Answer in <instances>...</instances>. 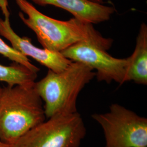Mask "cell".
Returning a JSON list of instances; mask_svg holds the SVG:
<instances>
[{
	"label": "cell",
	"mask_w": 147,
	"mask_h": 147,
	"mask_svg": "<svg viewBox=\"0 0 147 147\" xmlns=\"http://www.w3.org/2000/svg\"><path fill=\"white\" fill-rule=\"evenodd\" d=\"M22 12L19 16L23 23L34 32L43 49L61 53L80 42L94 44L106 51L110 49L113 40L102 36L93 24L73 18L62 21L46 16L27 0H15Z\"/></svg>",
	"instance_id": "1"
},
{
	"label": "cell",
	"mask_w": 147,
	"mask_h": 147,
	"mask_svg": "<svg viewBox=\"0 0 147 147\" xmlns=\"http://www.w3.org/2000/svg\"><path fill=\"white\" fill-rule=\"evenodd\" d=\"M34 84L8 86L0 98V138L13 145L46 120L42 101Z\"/></svg>",
	"instance_id": "2"
},
{
	"label": "cell",
	"mask_w": 147,
	"mask_h": 147,
	"mask_svg": "<svg viewBox=\"0 0 147 147\" xmlns=\"http://www.w3.org/2000/svg\"><path fill=\"white\" fill-rule=\"evenodd\" d=\"M95 77L94 70L78 62H72L61 72L49 69L46 76L34 85L44 102L46 118L78 112V96Z\"/></svg>",
	"instance_id": "3"
},
{
	"label": "cell",
	"mask_w": 147,
	"mask_h": 147,
	"mask_svg": "<svg viewBox=\"0 0 147 147\" xmlns=\"http://www.w3.org/2000/svg\"><path fill=\"white\" fill-rule=\"evenodd\" d=\"M86 135L78 112L53 116L18 140L12 147H80Z\"/></svg>",
	"instance_id": "4"
},
{
	"label": "cell",
	"mask_w": 147,
	"mask_h": 147,
	"mask_svg": "<svg viewBox=\"0 0 147 147\" xmlns=\"http://www.w3.org/2000/svg\"><path fill=\"white\" fill-rule=\"evenodd\" d=\"M92 118L103 130L105 147H147V118L118 104Z\"/></svg>",
	"instance_id": "5"
},
{
	"label": "cell",
	"mask_w": 147,
	"mask_h": 147,
	"mask_svg": "<svg viewBox=\"0 0 147 147\" xmlns=\"http://www.w3.org/2000/svg\"><path fill=\"white\" fill-rule=\"evenodd\" d=\"M61 53L72 62L84 63L96 70L95 77L99 82L115 81L120 84L126 82L128 57L115 58L105 50L87 42H78Z\"/></svg>",
	"instance_id": "6"
},
{
	"label": "cell",
	"mask_w": 147,
	"mask_h": 147,
	"mask_svg": "<svg viewBox=\"0 0 147 147\" xmlns=\"http://www.w3.org/2000/svg\"><path fill=\"white\" fill-rule=\"evenodd\" d=\"M8 0H0V9L5 19L0 18V35L8 40L11 47L27 57H30L47 68L58 73L67 68L72 62L61 53L53 52L34 45L31 39L27 37H20L11 28Z\"/></svg>",
	"instance_id": "7"
},
{
	"label": "cell",
	"mask_w": 147,
	"mask_h": 147,
	"mask_svg": "<svg viewBox=\"0 0 147 147\" xmlns=\"http://www.w3.org/2000/svg\"><path fill=\"white\" fill-rule=\"evenodd\" d=\"M37 5H53L71 13L80 21L97 24L107 21L115 13L111 6L103 5L89 0H31Z\"/></svg>",
	"instance_id": "8"
},
{
	"label": "cell",
	"mask_w": 147,
	"mask_h": 147,
	"mask_svg": "<svg viewBox=\"0 0 147 147\" xmlns=\"http://www.w3.org/2000/svg\"><path fill=\"white\" fill-rule=\"evenodd\" d=\"M128 58L126 82L132 81L137 84L147 85V26L146 24H142L140 27L134 51Z\"/></svg>",
	"instance_id": "9"
},
{
	"label": "cell",
	"mask_w": 147,
	"mask_h": 147,
	"mask_svg": "<svg viewBox=\"0 0 147 147\" xmlns=\"http://www.w3.org/2000/svg\"><path fill=\"white\" fill-rule=\"evenodd\" d=\"M37 78V73L19 63L8 66L0 64V82L8 86H30L34 84Z\"/></svg>",
	"instance_id": "10"
},
{
	"label": "cell",
	"mask_w": 147,
	"mask_h": 147,
	"mask_svg": "<svg viewBox=\"0 0 147 147\" xmlns=\"http://www.w3.org/2000/svg\"><path fill=\"white\" fill-rule=\"evenodd\" d=\"M0 55L5 56L6 58H8L13 62L19 63L23 65H25L28 68L37 73L40 70L36 66L32 64L28 57L14 49L11 46L7 44L1 38Z\"/></svg>",
	"instance_id": "11"
},
{
	"label": "cell",
	"mask_w": 147,
	"mask_h": 147,
	"mask_svg": "<svg viewBox=\"0 0 147 147\" xmlns=\"http://www.w3.org/2000/svg\"><path fill=\"white\" fill-rule=\"evenodd\" d=\"M0 147H12V146L3 141L0 138Z\"/></svg>",
	"instance_id": "12"
},
{
	"label": "cell",
	"mask_w": 147,
	"mask_h": 147,
	"mask_svg": "<svg viewBox=\"0 0 147 147\" xmlns=\"http://www.w3.org/2000/svg\"><path fill=\"white\" fill-rule=\"evenodd\" d=\"M90 1L94 2L95 3H102V0H89Z\"/></svg>",
	"instance_id": "13"
},
{
	"label": "cell",
	"mask_w": 147,
	"mask_h": 147,
	"mask_svg": "<svg viewBox=\"0 0 147 147\" xmlns=\"http://www.w3.org/2000/svg\"><path fill=\"white\" fill-rule=\"evenodd\" d=\"M2 88H1L0 87V98H1V93H2Z\"/></svg>",
	"instance_id": "14"
},
{
	"label": "cell",
	"mask_w": 147,
	"mask_h": 147,
	"mask_svg": "<svg viewBox=\"0 0 147 147\" xmlns=\"http://www.w3.org/2000/svg\"></svg>",
	"instance_id": "15"
}]
</instances>
